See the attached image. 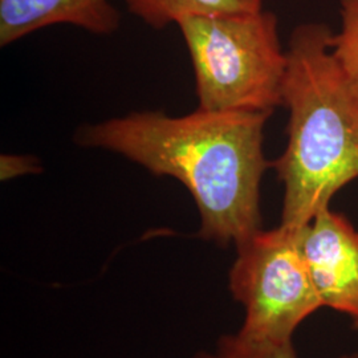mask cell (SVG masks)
Returning <instances> with one entry per match:
<instances>
[{"label":"cell","mask_w":358,"mask_h":358,"mask_svg":"<svg viewBox=\"0 0 358 358\" xmlns=\"http://www.w3.org/2000/svg\"><path fill=\"white\" fill-rule=\"evenodd\" d=\"M271 113L208 112L170 117L131 112L78 130L81 146L120 154L190 192L201 215L198 236L239 244L262 230L260 185L271 166L264 127Z\"/></svg>","instance_id":"6da1fadb"},{"label":"cell","mask_w":358,"mask_h":358,"mask_svg":"<svg viewBox=\"0 0 358 358\" xmlns=\"http://www.w3.org/2000/svg\"><path fill=\"white\" fill-rule=\"evenodd\" d=\"M332 38L329 27L308 23L288 43V143L271 166L284 185L280 224L292 230H303L358 178V88L336 62Z\"/></svg>","instance_id":"7a4b0ae2"},{"label":"cell","mask_w":358,"mask_h":358,"mask_svg":"<svg viewBox=\"0 0 358 358\" xmlns=\"http://www.w3.org/2000/svg\"><path fill=\"white\" fill-rule=\"evenodd\" d=\"M178 27L192 57L199 109L272 115L282 105L288 57L275 13L189 17Z\"/></svg>","instance_id":"3957f363"},{"label":"cell","mask_w":358,"mask_h":358,"mask_svg":"<svg viewBox=\"0 0 358 358\" xmlns=\"http://www.w3.org/2000/svg\"><path fill=\"white\" fill-rule=\"evenodd\" d=\"M229 275L234 299L243 306L236 333L254 343L292 341L299 325L322 308L301 248V230H259L236 244Z\"/></svg>","instance_id":"277c9868"},{"label":"cell","mask_w":358,"mask_h":358,"mask_svg":"<svg viewBox=\"0 0 358 358\" xmlns=\"http://www.w3.org/2000/svg\"><path fill=\"white\" fill-rule=\"evenodd\" d=\"M301 248L322 307L349 316L358 329V231L328 207L301 230Z\"/></svg>","instance_id":"5b68a950"},{"label":"cell","mask_w":358,"mask_h":358,"mask_svg":"<svg viewBox=\"0 0 358 358\" xmlns=\"http://www.w3.org/2000/svg\"><path fill=\"white\" fill-rule=\"evenodd\" d=\"M120 22V13L109 0H0V45L55 24L109 35Z\"/></svg>","instance_id":"8992f818"},{"label":"cell","mask_w":358,"mask_h":358,"mask_svg":"<svg viewBox=\"0 0 358 358\" xmlns=\"http://www.w3.org/2000/svg\"><path fill=\"white\" fill-rule=\"evenodd\" d=\"M129 13L154 29L189 17H207L263 10V0H124Z\"/></svg>","instance_id":"52a82bcc"},{"label":"cell","mask_w":358,"mask_h":358,"mask_svg":"<svg viewBox=\"0 0 358 358\" xmlns=\"http://www.w3.org/2000/svg\"><path fill=\"white\" fill-rule=\"evenodd\" d=\"M340 15L341 27L333 34L332 53L358 88V0H341Z\"/></svg>","instance_id":"ba28073f"},{"label":"cell","mask_w":358,"mask_h":358,"mask_svg":"<svg viewBox=\"0 0 358 358\" xmlns=\"http://www.w3.org/2000/svg\"><path fill=\"white\" fill-rule=\"evenodd\" d=\"M217 346L231 358H297L292 341L254 343L241 338L238 334H231L222 337Z\"/></svg>","instance_id":"9c48e42d"},{"label":"cell","mask_w":358,"mask_h":358,"mask_svg":"<svg viewBox=\"0 0 358 358\" xmlns=\"http://www.w3.org/2000/svg\"><path fill=\"white\" fill-rule=\"evenodd\" d=\"M43 170L38 158L31 155L1 154L0 157V179L10 180L23 176L38 174Z\"/></svg>","instance_id":"30bf717a"},{"label":"cell","mask_w":358,"mask_h":358,"mask_svg":"<svg viewBox=\"0 0 358 358\" xmlns=\"http://www.w3.org/2000/svg\"><path fill=\"white\" fill-rule=\"evenodd\" d=\"M194 358H231L220 346H217L215 352H199Z\"/></svg>","instance_id":"8fae6325"},{"label":"cell","mask_w":358,"mask_h":358,"mask_svg":"<svg viewBox=\"0 0 358 358\" xmlns=\"http://www.w3.org/2000/svg\"><path fill=\"white\" fill-rule=\"evenodd\" d=\"M341 358H358V355H356V356H346V357Z\"/></svg>","instance_id":"7c38bea8"}]
</instances>
